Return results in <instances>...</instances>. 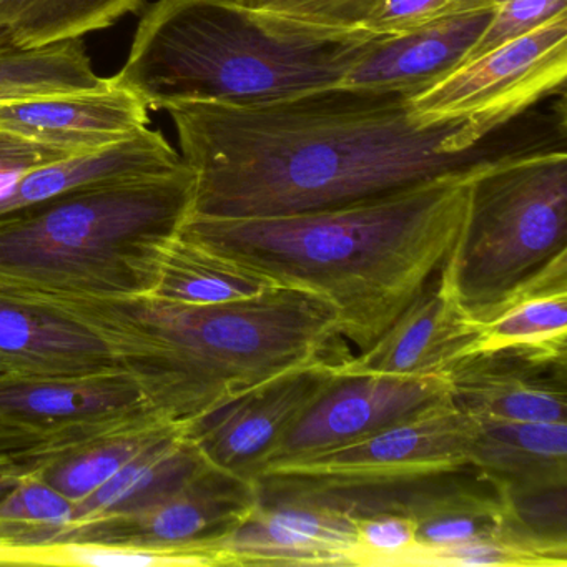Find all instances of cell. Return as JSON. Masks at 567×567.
<instances>
[{
  "mask_svg": "<svg viewBox=\"0 0 567 567\" xmlns=\"http://www.w3.org/2000/svg\"><path fill=\"white\" fill-rule=\"evenodd\" d=\"M194 171L192 214L265 218L330 210L497 162L566 148L564 99L516 118L421 117L411 95L337 87L265 104L165 105Z\"/></svg>",
  "mask_w": 567,
  "mask_h": 567,
  "instance_id": "1",
  "label": "cell"
},
{
  "mask_svg": "<svg viewBox=\"0 0 567 567\" xmlns=\"http://www.w3.org/2000/svg\"><path fill=\"white\" fill-rule=\"evenodd\" d=\"M477 174L330 210L265 218L190 215L181 235L278 287L320 295L337 311L343 340L360 353L440 274L463 230Z\"/></svg>",
  "mask_w": 567,
  "mask_h": 567,
  "instance_id": "2",
  "label": "cell"
},
{
  "mask_svg": "<svg viewBox=\"0 0 567 567\" xmlns=\"http://www.w3.org/2000/svg\"><path fill=\"white\" fill-rule=\"evenodd\" d=\"M41 305L97 333L157 416L181 427L285 371L347 358L334 308L298 288L220 305L151 293Z\"/></svg>",
  "mask_w": 567,
  "mask_h": 567,
  "instance_id": "3",
  "label": "cell"
},
{
  "mask_svg": "<svg viewBox=\"0 0 567 567\" xmlns=\"http://www.w3.org/2000/svg\"><path fill=\"white\" fill-rule=\"evenodd\" d=\"M388 34L320 28L238 0H157L112 75L148 109L182 101L251 105L343 84Z\"/></svg>",
  "mask_w": 567,
  "mask_h": 567,
  "instance_id": "4",
  "label": "cell"
},
{
  "mask_svg": "<svg viewBox=\"0 0 567 567\" xmlns=\"http://www.w3.org/2000/svg\"><path fill=\"white\" fill-rule=\"evenodd\" d=\"M194 195L184 162L0 218V297L41 305L152 293Z\"/></svg>",
  "mask_w": 567,
  "mask_h": 567,
  "instance_id": "5",
  "label": "cell"
},
{
  "mask_svg": "<svg viewBox=\"0 0 567 567\" xmlns=\"http://www.w3.org/2000/svg\"><path fill=\"white\" fill-rule=\"evenodd\" d=\"M567 255V152L497 162L471 182L466 220L441 267L444 295L480 324Z\"/></svg>",
  "mask_w": 567,
  "mask_h": 567,
  "instance_id": "6",
  "label": "cell"
},
{
  "mask_svg": "<svg viewBox=\"0 0 567 567\" xmlns=\"http://www.w3.org/2000/svg\"><path fill=\"white\" fill-rule=\"evenodd\" d=\"M258 504H305L348 519L398 516L414 523L447 511L499 504L501 489L471 464L320 471L268 467L255 480Z\"/></svg>",
  "mask_w": 567,
  "mask_h": 567,
  "instance_id": "7",
  "label": "cell"
},
{
  "mask_svg": "<svg viewBox=\"0 0 567 567\" xmlns=\"http://www.w3.org/2000/svg\"><path fill=\"white\" fill-rule=\"evenodd\" d=\"M566 78L567 14H560L411 95V105L434 121L516 118L564 91Z\"/></svg>",
  "mask_w": 567,
  "mask_h": 567,
  "instance_id": "8",
  "label": "cell"
},
{
  "mask_svg": "<svg viewBox=\"0 0 567 567\" xmlns=\"http://www.w3.org/2000/svg\"><path fill=\"white\" fill-rule=\"evenodd\" d=\"M450 404V384L443 373L333 374L288 427L265 470L347 446Z\"/></svg>",
  "mask_w": 567,
  "mask_h": 567,
  "instance_id": "9",
  "label": "cell"
},
{
  "mask_svg": "<svg viewBox=\"0 0 567 567\" xmlns=\"http://www.w3.org/2000/svg\"><path fill=\"white\" fill-rule=\"evenodd\" d=\"M251 481L207 464L184 489L148 509L62 527L49 546L109 544L200 554L230 533L257 507ZM45 546V547H49Z\"/></svg>",
  "mask_w": 567,
  "mask_h": 567,
  "instance_id": "10",
  "label": "cell"
},
{
  "mask_svg": "<svg viewBox=\"0 0 567 567\" xmlns=\"http://www.w3.org/2000/svg\"><path fill=\"white\" fill-rule=\"evenodd\" d=\"M0 421L29 433L65 436L79 444L167 423L122 368L82 377L0 378Z\"/></svg>",
  "mask_w": 567,
  "mask_h": 567,
  "instance_id": "11",
  "label": "cell"
},
{
  "mask_svg": "<svg viewBox=\"0 0 567 567\" xmlns=\"http://www.w3.org/2000/svg\"><path fill=\"white\" fill-rule=\"evenodd\" d=\"M330 363L293 368L235 394L188 421L182 434L208 464L255 483L288 427L333 377Z\"/></svg>",
  "mask_w": 567,
  "mask_h": 567,
  "instance_id": "12",
  "label": "cell"
},
{
  "mask_svg": "<svg viewBox=\"0 0 567 567\" xmlns=\"http://www.w3.org/2000/svg\"><path fill=\"white\" fill-rule=\"evenodd\" d=\"M441 373L454 406L467 416L567 421V351L524 347L471 351Z\"/></svg>",
  "mask_w": 567,
  "mask_h": 567,
  "instance_id": "13",
  "label": "cell"
},
{
  "mask_svg": "<svg viewBox=\"0 0 567 567\" xmlns=\"http://www.w3.org/2000/svg\"><path fill=\"white\" fill-rule=\"evenodd\" d=\"M214 566H360L354 520L305 504H257L207 547Z\"/></svg>",
  "mask_w": 567,
  "mask_h": 567,
  "instance_id": "14",
  "label": "cell"
},
{
  "mask_svg": "<svg viewBox=\"0 0 567 567\" xmlns=\"http://www.w3.org/2000/svg\"><path fill=\"white\" fill-rule=\"evenodd\" d=\"M148 125L147 105L114 78L101 91L0 102V128L71 157L114 147Z\"/></svg>",
  "mask_w": 567,
  "mask_h": 567,
  "instance_id": "15",
  "label": "cell"
},
{
  "mask_svg": "<svg viewBox=\"0 0 567 567\" xmlns=\"http://www.w3.org/2000/svg\"><path fill=\"white\" fill-rule=\"evenodd\" d=\"M437 275L377 343L328 364L331 373L421 377L471 353L480 328L443 293Z\"/></svg>",
  "mask_w": 567,
  "mask_h": 567,
  "instance_id": "16",
  "label": "cell"
},
{
  "mask_svg": "<svg viewBox=\"0 0 567 567\" xmlns=\"http://www.w3.org/2000/svg\"><path fill=\"white\" fill-rule=\"evenodd\" d=\"M493 12H457L404 34L388 35L351 69L341 87L417 94L464 65Z\"/></svg>",
  "mask_w": 567,
  "mask_h": 567,
  "instance_id": "17",
  "label": "cell"
},
{
  "mask_svg": "<svg viewBox=\"0 0 567 567\" xmlns=\"http://www.w3.org/2000/svg\"><path fill=\"white\" fill-rule=\"evenodd\" d=\"M0 360L14 377L61 378L121 368L84 324L42 305L0 297Z\"/></svg>",
  "mask_w": 567,
  "mask_h": 567,
  "instance_id": "18",
  "label": "cell"
},
{
  "mask_svg": "<svg viewBox=\"0 0 567 567\" xmlns=\"http://www.w3.org/2000/svg\"><path fill=\"white\" fill-rule=\"evenodd\" d=\"M181 152L161 132H138L134 137L95 154L81 155L34 168L0 188V218L38 207L71 192L111 182L131 181L177 171Z\"/></svg>",
  "mask_w": 567,
  "mask_h": 567,
  "instance_id": "19",
  "label": "cell"
},
{
  "mask_svg": "<svg viewBox=\"0 0 567 567\" xmlns=\"http://www.w3.org/2000/svg\"><path fill=\"white\" fill-rule=\"evenodd\" d=\"M467 431L470 417L450 404L347 446L311 454L281 466L320 471L460 466L467 464Z\"/></svg>",
  "mask_w": 567,
  "mask_h": 567,
  "instance_id": "20",
  "label": "cell"
},
{
  "mask_svg": "<svg viewBox=\"0 0 567 567\" xmlns=\"http://www.w3.org/2000/svg\"><path fill=\"white\" fill-rule=\"evenodd\" d=\"M470 417L466 461L497 486L517 487L567 481V421Z\"/></svg>",
  "mask_w": 567,
  "mask_h": 567,
  "instance_id": "21",
  "label": "cell"
},
{
  "mask_svg": "<svg viewBox=\"0 0 567 567\" xmlns=\"http://www.w3.org/2000/svg\"><path fill=\"white\" fill-rule=\"evenodd\" d=\"M207 464L177 427L145 447L97 491L74 503L71 524L148 509L184 489Z\"/></svg>",
  "mask_w": 567,
  "mask_h": 567,
  "instance_id": "22",
  "label": "cell"
},
{
  "mask_svg": "<svg viewBox=\"0 0 567 567\" xmlns=\"http://www.w3.org/2000/svg\"><path fill=\"white\" fill-rule=\"evenodd\" d=\"M473 351L524 347L567 351V255L477 324Z\"/></svg>",
  "mask_w": 567,
  "mask_h": 567,
  "instance_id": "23",
  "label": "cell"
},
{
  "mask_svg": "<svg viewBox=\"0 0 567 567\" xmlns=\"http://www.w3.org/2000/svg\"><path fill=\"white\" fill-rule=\"evenodd\" d=\"M278 287L260 271L207 250L181 234L171 241L151 295L185 305H220Z\"/></svg>",
  "mask_w": 567,
  "mask_h": 567,
  "instance_id": "24",
  "label": "cell"
},
{
  "mask_svg": "<svg viewBox=\"0 0 567 567\" xmlns=\"http://www.w3.org/2000/svg\"><path fill=\"white\" fill-rule=\"evenodd\" d=\"M144 0H0V45L42 48L84 39L134 14Z\"/></svg>",
  "mask_w": 567,
  "mask_h": 567,
  "instance_id": "25",
  "label": "cell"
},
{
  "mask_svg": "<svg viewBox=\"0 0 567 567\" xmlns=\"http://www.w3.org/2000/svg\"><path fill=\"white\" fill-rule=\"evenodd\" d=\"M112 78L94 71L82 39L42 45H0V102L101 91Z\"/></svg>",
  "mask_w": 567,
  "mask_h": 567,
  "instance_id": "26",
  "label": "cell"
},
{
  "mask_svg": "<svg viewBox=\"0 0 567 567\" xmlns=\"http://www.w3.org/2000/svg\"><path fill=\"white\" fill-rule=\"evenodd\" d=\"M499 489L501 539L530 566L566 567L567 481Z\"/></svg>",
  "mask_w": 567,
  "mask_h": 567,
  "instance_id": "27",
  "label": "cell"
},
{
  "mask_svg": "<svg viewBox=\"0 0 567 567\" xmlns=\"http://www.w3.org/2000/svg\"><path fill=\"white\" fill-rule=\"evenodd\" d=\"M177 427L181 426L155 423L137 430L109 434L54 457L35 474L72 503H79L107 483L145 447Z\"/></svg>",
  "mask_w": 567,
  "mask_h": 567,
  "instance_id": "28",
  "label": "cell"
},
{
  "mask_svg": "<svg viewBox=\"0 0 567 567\" xmlns=\"http://www.w3.org/2000/svg\"><path fill=\"white\" fill-rule=\"evenodd\" d=\"M12 563L92 567L210 566L200 554L109 544L65 543L18 554Z\"/></svg>",
  "mask_w": 567,
  "mask_h": 567,
  "instance_id": "29",
  "label": "cell"
},
{
  "mask_svg": "<svg viewBox=\"0 0 567 567\" xmlns=\"http://www.w3.org/2000/svg\"><path fill=\"white\" fill-rule=\"evenodd\" d=\"M567 14V0H499L489 24L471 49L466 62L536 31L557 16Z\"/></svg>",
  "mask_w": 567,
  "mask_h": 567,
  "instance_id": "30",
  "label": "cell"
},
{
  "mask_svg": "<svg viewBox=\"0 0 567 567\" xmlns=\"http://www.w3.org/2000/svg\"><path fill=\"white\" fill-rule=\"evenodd\" d=\"M360 566H404L416 549V523L408 517L377 516L354 520Z\"/></svg>",
  "mask_w": 567,
  "mask_h": 567,
  "instance_id": "31",
  "label": "cell"
},
{
  "mask_svg": "<svg viewBox=\"0 0 567 567\" xmlns=\"http://www.w3.org/2000/svg\"><path fill=\"white\" fill-rule=\"evenodd\" d=\"M381 0H274L267 11L320 28H361Z\"/></svg>",
  "mask_w": 567,
  "mask_h": 567,
  "instance_id": "32",
  "label": "cell"
},
{
  "mask_svg": "<svg viewBox=\"0 0 567 567\" xmlns=\"http://www.w3.org/2000/svg\"><path fill=\"white\" fill-rule=\"evenodd\" d=\"M411 566H530V560L499 536H493L420 554Z\"/></svg>",
  "mask_w": 567,
  "mask_h": 567,
  "instance_id": "33",
  "label": "cell"
},
{
  "mask_svg": "<svg viewBox=\"0 0 567 567\" xmlns=\"http://www.w3.org/2000/svg\"><path fill=\"white\" fill-rule=\"evenodd\" d=\"M453 0H381L361 28L398 35L450 14Z\"/></svg>",
  "mask_w": 567,
  "mask_h": 567,
  "instance_id": "34",
  "label": "cell"
},
{
  "mask_svg": "<svg viewBox=\"0 0 567 567\" xmlns=\"http://www.w3.org/2000/svg\"><path fill=\"white\" fill-rule=\"evenodd\" d=\"M68 158L72 157L64 152L0 128V188L34 168Z\"/></svg>",
  "mask_w": 567,
  "mask_h": 567,
  "instance_id": "35",
  "label": "cell"
},
{
  "mask_svg": "<svg viewBox=\"0 0 567 567\" xmlns=\"http://www.w3.org/2000/svg\"><path fill=\"white\" fill-rule=\"evenodd\" d=\"M41 470V464L35 460L19 461V463L0 464V501L4 499L22 477L35 474Z\"/></svg>",
  "mask_w": 567,
  "mask_h": 567,
  "instance_id": "36",
  "label": "cell"
},
{
  "mask_svg": "<svg viewBox=\"0 0 567 567\" xmlns=\"http://www.w3.org/2000/svg\"><path fill=\"white\" fill-rule=\"evenodd\" d=\"M499 0H453L450 14L457 12L483 11V9H496Z\"/></svg>",
  "mask_w": 567,
  "mask_h": 567,
  "instance_id": "37",
  "label": "cell"
},
{
  "mask_svg": "<svg viewBox=\"0 0 567 567\" xmlns=\"http://www.w3.org/2000/svg\"><path fill=\"white\" fill-rule=\"evenodd\" d=\"M39 436L38 433H29V431L19 430V427L11 426L0 421V443L6 441L24 440V437ZM51 436V434H48Z\"/></svg>",
  "mask_w": 567,
  "mask_h": 567,
  "instance_id": "38",
  "label": "cell"
},
{
  "mask_svg": "<svg viewBox=\"0 0 567 567\" xmlns=\"http://www.w3.org/2000/svg\"><path fill=\"white\" fill-rule=\"evenodd\" d=\"M240 4L251 9H265L274 2V0H238Z\"/></svg>",
  "mask_w": 567,
  "mask_h": 567,
  "instance_id": "39",
  "label": "cell"
},
{
  "mask_svg": "<svg viewBox=\"0 0 567 567\" xmlns=\"http://www.w3.org/2000/svg\"><path fill=\"white\" fill-rule=\"evenodd\" d=\"M11 373V370H9L8 364L4 363V361L0 360V378L9 377Z\"/></svg>",
  "mask_w": 567,
  "mask_h": 567,
  "instance_id": "40",
  "label": "cell"
}]
</instances>
